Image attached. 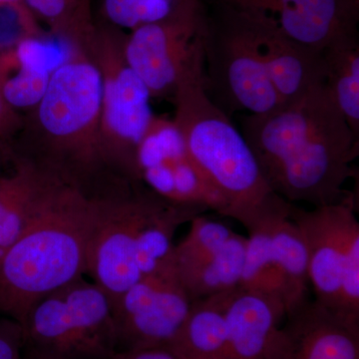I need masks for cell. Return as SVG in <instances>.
<instances>
[{"label": "cell", "instance_id": "cell-1", "mask_svg": "<svg viewBox=\"0 0 359 359\" xmlns=\"http://www.w3.org/2000/svg\"><path fill=\"white\" fill-rule=\"evenodd\" d=\"M241 124L266 183L290 204L320 207L353 195L344 186L355 177L359 138L323 83Z\"/></svg>", "mask_w": 359, "mask_h": 359}, {"label": "cell", "instance_id": "cell-2", "mask_svg": "<svg viewBox=\"0 0 359 359\" xmlns=\"http://www.w3.org/2000/svg\"><path fill=\"white\" fill-rule=\"evenodd\" d=\"M42 170L25 228L0 259V313L20 325L42 297L85 276L95 219V194Z\"/></svg>", "mask_w": 359, "mask_h": 359}, {"label": "cell", "instance_id": "cell-3", "mask_svg": "<svg viewBox=\"0 0 359 359\" xmlns=\"http://www.w3.org/2000/svg\"><path fill=\"white\" fill-rule=\"evenodd\" d=\"M95 198L85 276L111 302L144 276L174 266L175 233L205 212L169 202L129 180L116 193L95 194Z\"/></svg>", "mask_w": 359, "mask_h": 359}, {"label": "cell", "instance_id": "cell-4", "mask_svg": "<svg viewBox=\"0 0 359 359\" xmlns=\"http://www.w3.org/2000/svg\"><path fill=\"white\" fill-rule=\"evenodd\" d=\"M172 101L189 152L226 202L224 217L249 233L290 214L292 204L271 190L242 132L208 94L204 52L184 72Z\"/></svg>", "mask_w": 359, "mask_h": 359}, {"label": "cell", "instance_id": "cell-5", "mask_svg": "<svg viewBox=\"0 0 359 359\" xmlns=\"http://www.w3.org/2000/svg\"><path fill=\"white\" fill-rule=\"evenodd\" d=\"M102 82L95 62L81 47L52 72L36 106L37 121L50 148L44 167L84 187L106 165L100 138Z\"/></svg>", "mask_w": 359, "mask_h": 359}, {"label": "cell", "instance_id": "cell-6", "mask_svg": "<svg viewBox=\"0 0 359 359\" xmlns=\"http://www.w3.org/2000/svg\"><path fill=\"white\" fill-rule=\"evenodd\" d=\"M23 354L35 359H114L109 297L85 276L45 295L21 323Z\"/></svg>", "mask_w": 359, "mask_h": 359}, {"label": "cell", "instance_id": "cell-7", "mask_svg": "<svg viewBox=\"0 0 359 359\" xmlns=\"http://www.w3.org/2000/svg\"><path fill=\"white\" fill-rule=\"evenodd\" d=\"M290 218L306 243L314 301L359 325V222L353 194L311 210L292 205Z\"/></svg>", "mask_w": 359, "mask_h": 359}, {"label": "cell", "instance_id": "cell-8", "mask_svg": "<svg viewBox=\"0 0 359 359\" xmlns=\"http://www.w3.org/2000/svg\"><path fill=\"white\" fill-rule=\"evenodd\" d=\"M124 39L122 30L97 25L85 50L102 82L100 138L106 164L116 166L123 178L138 181L137 149L155 114L147 86L125 58Z\"/></svg>", "mask_w": 359, "mask_h": 359}, {"label": "cell", "instance_id": "cell-9", "mask_svg": "<svg viewBox=\"0 0 359 359\" xmlns=\"http://www.w3.org/2000/svg\"><path fill=\"white\" fill-rule=\"evenodd\" d=\"M218 20L209 18L204 45L208 94L228 114L245 111L264 114L280 107L264 67L256 32L237 11L219 6Z\"/></svg>", "mask_w": 359, "mask_h": 359}, {"label": "cell", "instance_id": "cell-10", "mask_svg": "<svg viewBox=\"0 0 359 359\" xmlns=\"http://www.w3.org/2000/svg\"><path fill=\"white\" fill-rule=\"evenodd\" d=\"M136 173L169 202L226 215V202L189 152L173 119L154 116L137 149Z\"/></svg>", "mask_w": 359, "mask_h": 359}, {"label": "cell", "instance_id": "cell-11", "mask_svg": "<svg viewBox=\"0 0 359 359\" xmlns=\"http://www.w3.org/2000/svg\"><path fill=\"white\" fill-rule=\"evenodd\" d=\"M191 304L175 264L142 278L111 302L118 353L165 348Z\"/></svg>", "mask_w": 359, "mask_h": 359}, {"label": "cell", "instance_id": "cell-12", "mask_svg": "<svg viewBox=\"0 0 359 359\" xmlns=\"http://www.w3.org/2000/svg\"><path fill=\"white\" fill-rule=\"evenodd\" d=\"M207 13L141 26L125 34L127 62L151 98H172L189 65L204 51Z\"/></svg>", "mask_w": 359, "mask_h": 359}, {"label": "cell", "instance_id": "cell-13", "mask_svg": "<svg viewBox=\"0 0 359 359\" xmlns=\"http://www.w3.org/2000/svg\"><path fill=\"white\" fill-rule=\"evenodd\" d=\"M248 238L204 215L190 222V230L175 245L174 264L191 301L228 292L240 285Z\"/></svg>", "mask_w": 359, "mask_h": 359}, {"label": "cell", "instance_id": "cell-14", "mask_svg": "<svg viewBox=\"0 0 359 359\" xmlns=\"http://www.w3.org/2000/svg\"><path fill=\"white\" fill-rule=\"evenodd\" d=\"M238 13L263 16L290 39L318 53L358 37L359 0H219Z\"/></svg>", "mask_w": 359, "mask_h": 359}, {"label": "cell", "instance_id": "cell-15", "mask_svg": "<svg viewBox=\"0 0 359 359\" xmlns=\"http://www.w3.org/2000/svg\"><path fill=\"white\" fill-rule=\"evenodd\" d=\"M276 328L266 359H359V325L306 301Z\"/></svg>", "mask_w": 359, "mask_h": 359}, {"label": "cell", "instance_id": "cell-16", "mask_svg": "<svg viewBox=\"0 0 359 359\" xmlns=\"http://www.w3.org/2000/svg\"><path fill=\"white\" fill-rule=\"evenodd\" d=\"M237 13L249 21L256 32L264 67L280 105L325 82L323 53L290 39L263 16Z\"/></svg>", "mask_w": 359, "mask_h": 359}, {"label": "cell", "instance_id": "cell-17", "mask_svg": "<svg viewBox=\"0 0 359 359\" xmlns=\"http://www.w3.org/2000/svg\"><path fill=\"white\" fill-rule=\"evenodd\" d=\"M59 53L45 33L0 53V92L14 109L36 108L52 72L67 58L59 57Z\"/></svg>", "mask_w": 359, "mask_h": 359}, {"label": "cell", "instance_id": "cell-18", "mask_svg": "<svg viewBox=\"0 0 359 359\" xmlns=\"http://www.w3.org/2000/svg\"><path fill=\"white\" fill-rule=\"evenodd\" d=\"M285 316L278 302L238 285L226 309V359H266L269 341Z\"/></svg>", "mask_w": 359, "mask_h": 359}, {"label": "cell", "instance_id": "cell-19", "mask_svg": "<svg viewBox=\"0 0 359 359\" xmlns=\"http://www.w3.org/2000/svg\"><path fill=\"white\" fill-rule=\"evenodd\" d=\"M233 290L193 301L165 348L179 359H226V309Z\"/></svg>", "mask_w": 359, "mask_h": 359}, {"label": "cell", "instance_id": "cell-20", "mask_svg": "<svg viewBox=\"0 0 359 359\" xmlns=\"http://www.w3.org/2000/svg\"><path fill=\"white\" fill-rule=\"evenodd\" d=\"M42 166L20 161L6 176H0V259L20 237L39 190Z\"/></svg>", "mask_w": 359, "mask_h": 359}, {"label": "cell", "instance_id": "cell-21", "mask_svg": "<svg viewBox=\"0 0 359 359\" xmlns=\"http://www.w3.org/2000/svg\"><path fill=\"white\" fill-rule=\"evenodd\" d=\"M325 88L359 138L358 37L341 40L323 52Z\"/></svg>", "mask_w": 359, "mask_h": 359}, {"label": "cell", "instance_id": "cell-22", "mask_svg": "<svg viewBox=\"0 0 359 359\" xmlns=\"http://www.w3.org/2000/svg\"><path fill=\"white\" fill-rule=\"evenodd\" d=\"M271 219L249 231L240 287L271 297L283 306L287 316L290 309L289 290L282 264L271 245Z\"/></svg>", "mask_w": 359, "mask_h": 359}, {"label": "cell", "instance_id": "cell-23", "mask_svg": "<svg viewBox=\"0 0 359 359\" xmlns=\"http://www.w3.org/2000/svg\"><path fill=\"white\" fill-rule=\"evenodd\" d=\"M269 230L271 245L287 278L290 313L309 301L308 250L301 231L290 218V214L271 219Z\"/></svg>", "mask_w": 359, "mask_h": 359}, {"label": "cell", "instance_id": "cell-24", "mask_svg": "<svg viewBox=\"0 0 359 359\" xmlns=\"http://www.w3.org/2000/svg\"><path fill=\"white\" fill-rule=\"evenodd\" d=\"M205 11L203 0H102L106 25L122 32Z\"/></svg>", "mask_w": 359, "mask_h": 359}, {"label": "cell", "instance_id": "cell-25", "mask_svg": "<svg viewBox=\"0 0 359 359\" xmlns=\"http://www.w3.org/2000/svg\"><path fill=\"white\" fill-rule=\"evenodd\" d=\"M37 21L54 36L85 48L96 32L91 0H22Z\"/></svg>", "mask_w": 359, "mask_h": 359}, {"label": "cell", "instance_id": "cell-26", "mask_svg": "<svg viewBox=\"0 0 359 359\" xmlns=\"http://www.w3.org/2000/svg\"><path fill=\"white\" fill-rule=\"evenodd\" d=\"M42 33L39 21L22 0L0 2V53Z\"/></svg>", "mask_w": 359, "mask_h": 359}, {"label": "cell", "instance_id": "cell-27", "mask_svg": "<svg viewBox=\"0 0 359 359\" xmlns=\"http://www.w3.org/2000/svg\"><path fill=\"white\" fill-rule=\"evenodd\" d=\"M23 332L18 321L0 318V359H23Z\"/></svg>", "mask_w": 359, "mask_h": 359}, {"label": "cell", "instance_id": "cell-28", "mask_svg": "<svg viewBox=\"0 0 359 359\" xmlns=\"http://www.w3.org/2000/svg\"><path fill=\"white\" fill-rule=\"evenodd\" d=\"M18 115L0 92V136L18 126Z\"/></svg>", "mask_w": 359, "mask_h": 359}, {"label": "cell", "instance_id": "cell-29", "mask_svg": "<svg viewBox=\"0 0 359 359\" xmlns=\"http://www.w3.org/2000/svg\"><path fill=\"white\" fill-rule=\"evenodd\" d=\"M20 1V0H0V2Z\"/></svg>", "mask_w": 359, "mask_h": 359}, {"label": "cell", "instance_id": "cell-30", "mask_svg": "<svg viewBox=\"0 0 359 359\" xmlns=\"http://www.w3.org/2000/svg\"><path fill=\"white\" fill-rule=\"evenodd\" d=\"M23 359H35V358H29V356H26V355H25V354H23Z\"/></svg>", "mask_w": 359, "mask_h": 359}]
</instances>
